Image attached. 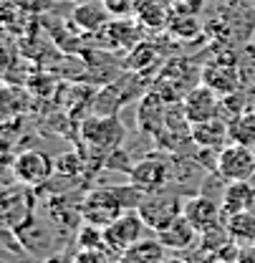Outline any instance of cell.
Instances as JSON below:
<instances>
[{"mask_svg": "<svg viewBox=\"0 0 255 263\" xmlns=\"http://www.w3.org/2000/svg\"><path fill=\"white\" fill-rule=\"evenodd\" d=\"M116 263H149V261H144V258H139L134 253H122V256H116Z\"/></svg>", "mask_w": 255, "mask_h": 263, "instance_id": "cell-27", "label": "cell"}, {"mask_svg": "<svg viewBox=\"0 0 255 263\" xmlns=\"http://www.w3.org/2000/svg\"><path fill=\"white\" fill-rule=\"evenodd\" d=\"M144 228H147V226H144L142 215L136 213V208L122 213L114 223H109V226L104 228V240H106L109 253H111V256L127 253L134 243H139V240L144 238Z\"/></svg>", "mask_w": 255, "mask_h": 263, "instance_id": "cell-5", "label": "cell"}, {"mask_svg": "<svg viewBox=\"0 0 255 263\" xmlns=\"http://www.w3.org/2000/svg\"><path fill=\"white\" fill-rule=\"evenodd\" d=\"M76 3H99V0H76Z\"/></svg>", "mask_w": 255, "mask_h": 263, "instance_id": "cell-29", "label": "cell"}, {"mask_svg": "<svg viewBox=\"0 0 255 263\" xmlns=\"http://www.w3.org/2000/svg\"><path fill=\"white\" fill-rule=\"evenodd\" d=\"M200 81L205 86H210L215 94L227 97L232 91H238L243 86V76H240V66L235 61H210V64L202 66L200 71Z\"/></svg>", "mask_w": 255, "mask_h": 263, "instance_id": "cell-9", "label": "cell"}, {"mask_svg": "<svg viewBox=\"0 0 255 263\" xmlns=\"http://www.w3.org/2000/svg\"><path fill=\"white\" fill-rule=\"evenodd\" d=\"M167 180H169V162L164 157H157V155L142 157L139 162H134L131 170H129V182L134 187H139L144 195L162 193Z\"/></svg>", "mask_w": 255, "mask_h": 263, "instance_id": "cell-7", "label": "cell"}, {"mask_svg": "<svg viewBox=\"0 0 255 263\" xmlns=\"http://www.w3.org/2000/svg\"><path fill=\"white\" fill-rule=\"evenodd\" d=\"M235 263H255V246H245V248H240L238 261Z\"/></svg>", "mask_w": 255, "mask_h": 263, "instance_id": "cell-26", "label": "cell"}, {"mask_svg": "<svg viewBox=\"0 0 255 263\" xmlns=\"http://www.w3.org/2000/svg\"><path fill=\"white\" fill-rule=\"evenodd\" d=\"M104 5L114 18H131V15H136L142 0H104Z\"/></svg>", "mask_w": 255, "mask_h": 263, "instance_id": "cell-19", "label": "cell"}, {"mask_svg": "<svg viewBox=\"0 0 255 263\" xmlns=\"http://www.w3.org/2000/svg\"><path fill=\"white\" fill-rule=\"evenodd\" d=\"M8 3L28 15H43V13L56 8V0H8Z\"/></svg>", "mask_w": 255, "mask_h": 263, "instance_id": "cell-20", "label": "cell"}, {"mask_svg": "<svg viewBox=\"0 0 255 263\" xmlns=\"http://www.w3.org/2000/svg\"><path fill=\"white\" fill-rule=\"evenodd\" d=\"M56 172V162L46 155V152H38V149H28V152H21L13 162V175L21 185L26 187H38L43 182L51 180V175Z\"/></svg>", "mask_w": 255, "mask_h": 263, "instance_id": "cell-6", "label": "cell"}, {"mask_svg": "<svg viewBox=\"0 0 255 263\" xmlns=\"http://www.w3.org/2000/svg\"><path fill=\"white\" fill-rule=\"evenodd\" d=\"M81 157H76L73 152L71 155H64V157H58L56 160V170L61 172V175H79L81 172Z\"/></svg>", "mask_w": 255, "mask_h": 263, "instance_id": "cell-23", "label": "cell"}, {"mask_svg": "<svg viewBox=\"0 0 255 263\" xmlns=\"http://www.w3.org/2000/svg\"><path fill=\"white\" fill-rule=\"evenodd\" d=\"M71 21L81 31L96 33V31H101V28H106L114 21V15L106 10L104 0H99V3H76V10H73Z\"/></svg>", "mask_w": 255, "mask_h": 263, "instance_id": "cell-13", "label": "cell"}, {"mask_svg": "<svg viewBox=\"0 0 255 263\" xmlns=\"http://www.w3.org/2000/svg\"><path fill=\"white\" fill-rule=\"evenodd\" d=\"M136 21L147 28H164L172 21V5L169 0H142L136 10Z\"/></svg>", "mask_w": 255, "mask_h": 263, "instance_id": "cell-15", "label": "cell"}, {"mask_svg": "<svg viewBox=\"0 0 255 263\" xmlns=\"http://www.w3.org/2000/svg\"><path fill=\"white\" fill-rule=\"evenodd\" d=\"M190 263H227L220 256V253H215V251H207V248H202L200 246V251H194L190 256Z\"/></svg>", "mask_w": 255, "mask_h": 263, "instance_id": "cell-24", "label": "cell"}, {"mask_svg": "<svg viewBox=\"0 0 255 263\" xmlns=\"http://www.w3.org/2000/svg\"><path fill=\"white\" fill-rule=\"evenodd\" d=\"M190 139L197 144V147H205V149H215V152H220L225 144L230 142V134H227V119L215 117V119H207V122H200V124H190Z\"/></svg>", "mask_w": 255, "mask_h": 263, "instance_id": "cell-12", "label": "cell"}, {"mask_svg": "<svg viewBox=\"0 0 255 263\" xmlns=\"http://www.w3.org/2000/svg\"><path fill=\"white\" fill-rule=\"evenodd\" d=\"M223 213L227 215H235V213H245V210H253L255 208V187L253 182H227L223 193Z\"/></svg>", "mask_w": 255, "mask_h": 263, "instance_id": "cell-14", "label": "cell"}, {"mask_svg": "<svg viewBox=\"0 0 255 263\" xmlns=\"http://www.w3.org/2000/svg\"><path fill=\"white\" fill-rule=\"evenodd\" d=\"M76 263H109L106 251H81L76 256Z\"/></svg>", "mask_w": 255, "mask_h": 263, "instance_id": "cell-25", "label": "cell"}, {"mask_svg": "<svg viewBox=\"0 0 255 263\" xmlns=\"http://www.w3.org/2000/svg\"><path fill=\"white\" fill-rule=\"evenodd\" d=\"M215 172L225 182H250L255 177V152L253 147L225 144L215 155Z\"/></svg>", "mask_w": 255, "mask_h": 263, "instance_id": "cell-3", "label": "cell"}, {"mask_svg": "<svg viewBox=\"0 0 255 263\" xmlns=\"http://www.w3.org/2000/svg\"><path fill=\"white\" fill-rule=\"evenodd\" d=\"M253 46H255V41H253Z\"/></svg>", "mask_w": 255, "mask_h": 263, "instance_id": "cell-31", "label": "cell"}, {"mask_svg": "<svg viewBox=\"0 0 255 263\" xmlns=\"http://www.w3.org/2000/svg\"><path fill=\"white\" fill-rule=\"evenodd\" d=\"M142 197H144V193L139 187H134L131 182L124 187H99L81 200V218L91 226L106 228L122 213L136 208Z\"/></svg>", "mask_w": 255, "mask_h": 263, "instance_id": "cell-1", "label": "cell"}, {"mask_svg": "<svg viewBox=\"0 0 255 263\" xmlns=\"http://www.w3.org/2000/svg\"><path fill=\"white\" fill-rule=\"evenodd\" d=\"M227 134L232 144L255 147V111H243L227 119Z\"/></svg>", "mask_w": 255, "mask_h": 263, "instance_id": "cell-17", "label": "cell"}, {"mask_svg": "<svg viewBox=\"0 0 255 263\" xmlns=\"http://www.w3.org/2000/svg\"><path fill=\"white\" fill-rule=\"evenodd\" d=\"M162 263H190V258H182V256H167Z\"/></svg>", "mask_w": 255, "mask_h": 263, "instance_id": "cell-28", "label": "cell"}, {"mask_svg": "<svg viewBox=\"0 0 255 263\" xmlns=\"http://www.w3.org/2000/svg\"><path fill=\"white\" fill-rule=\"evenodd\" d=\"M238 66H240L243 84H245V86H255V46H250V48L245 51V59H240Z\"/></svg>", "mask_w": 255, "mask_h": 263, "instance_id": "cell-21", "label": "cell"}, {"mask_svg": "<svg viewBox=\"0 0 255 263\" xmlns=\"http://www.w3.org/2000/svg\"><path fill=\"white\" fill-rule=\"evenodd\" d=\"M182 208H185V202L180 197L167 195L162 190V193H149V195L142 197L139 205H136V213L142 215L147 228L157 233V230L167 228L172 220H177L182 215Z\"/></svg>", "mask_w": 255, "mask_h": 263, "instance_id": "cell-4", "label": "cell"}, {"mask_svg": "<svg viewBox=\"0 0 255 263\" xmlns=\"http://www.w3.org/2000/svg\"><path fill=\"white\" fill-rule=\"evenodd\" d=\"M182 114L187 117L190 124H200L215 117H223V97L215 94L210 86L200 84L190 89L185 99H182Z\"/></svg>", "mask_w": 255, "mask_h": 263, "instance_id": "cell-8", "label": "cell"}, {"mask_svg": "<svg viewBox=\"0 0 255 263\" xmlns=\"http://www.w3.org/2000/svg\"><path fill=\"white\" fill-rule=\"evenodd\" d=\"M81 139L89 149L101 155H114L124 142V127L114 114L91 117L81 124Z\"/></svg>", "mask_w": 255, "mask_h": 263, "instance_id": "cell-2", "label": "cell"}, {"mask_svg": "<svg viewBox=\"0 0 255 263\" xmlns=\"http://www.w3.org/2000/svg\"><path fill=\"white\" fill-rule=\"evenodd\" d=\"M253 152H255V147H253Z\"/></svg>", "mask_w": 255, "mask_h": 263, "instance_id": "cell-30", "label": "cell"}, {"mask_svg": "<svg viewBox=\"0 0 255 263\" xmlns=\"http://www.w3.org/2000/svg\"><path fill=\"white\" fill-rule=\"evenodd\" d=\"M169 5H172V13L177 15H197L205 0H169Z\"/></svg>", "mask_w": 255, "mask_h": 263, "instance_id": "cell-22", "label": "cell"}, {"mask_svg": "<svg viewBox=\"0 0 255 263\" xmlns=\"http://www.w3.org/2000/svg\"><path fill=\"white\" fill-rule=\"evenodd\" d=\"M182 215L190 220L194 228L200 230V235H202L205 230L220 226L223 218H225L223 205L215 202V200H210V197H205V195L187 197V200H185V208H182Z\"/></svg>", "mask_w": 255, "mask_h": 263, "instance_id": "cell-10", "label": "cell"}, {"mask_svg": "<svg viewBox=\"0 0 255 263\" xmlns=\"http://www.w3.org/2000/svg\"><path fill=\"white\" fill-rule=\"evenodd\" d=\"M169 33L174 35H182V38H192L200 33V23H197V15H177L172 13V21H169Z\"/></svg>", "mask_w": 255, "mask_h": 263, "instance_id": "cell-18", "label": "cell"}, {"mask_svg": "<svg viewBox=\"0 0 255 263\" xmlns=\"http://www.w3.org/2000/svg\"><path fill=\"white\" fill-rule=\"evenodd\" d=\"M157 238H160V243L167 251L182 253V251H192V248L200 243V230L194 228L185 215H180V218L172 220L167 228L157 230Z\"/></svg>", "mask_w": 255, "mask_h": 263, "instance_id": "cell-11", "label": "cell"}, {"mask_svg": "<svg viewBox=\"0 0 255 263\" xmlns=\"http://www.w3.org/2000/svg\"><path fill=\"white\" fill-rule=\"evenodd\" d=\"M225 226L230 230L232 240L245 248V246H255V213L245 210V213H235L225 218Z\"/></svg>", "mask_w": 255, "mask_h": 263, "instance_id": "cell-16", "label": "cell"}]
</instances>
